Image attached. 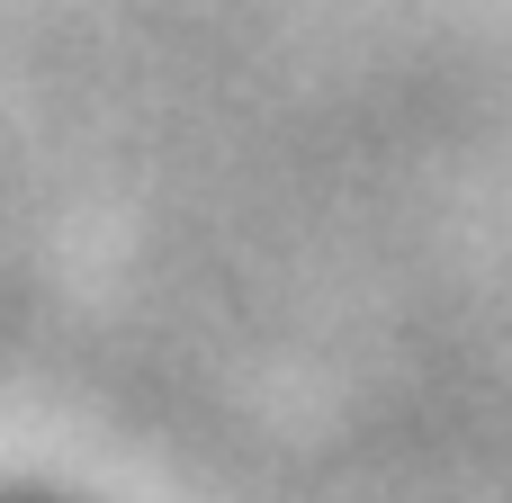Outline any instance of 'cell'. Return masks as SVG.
Wrapping results in <instances>:
<instances>
[{"mask_svg":"<svg viewBox=\"0 0 512 503\" xmlns=\"http://www.w3.org/2000/svg\"><path fill=\"white\" fill-rule=\"evenodd\" d=\"M0 503H54V495H0Z\"/></svg>","mask_w":512,"mask_h":503,"instance_id":"obj_1","label":"cell"}]
</instances>
